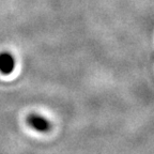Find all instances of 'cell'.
<instances>
[{
    "mask_svg": "<svg viewBox=\"0 0 154 154\" xmlns=\"http://www.w3.org/2000/svg\"><path fill=\"white\" fill-rule=\"evenodd\" d=\"M28 124L38 132H48L51 130V123L44 117L38 115H30L27 119Z\"/></svg>",
    "mask_w": 154,
    "mask_h": 154,
    "instance_id": "obj_1",
    "label": "cell"
},
{
    "mask_svg": "<svg viewBox=\"0 0 154 154\" xmlns=\"http://www.w3.org/2000/svg\"><path fill=\"white\" fill-rule=\"evenodd\" d=\"M15 61L12 55L8 53L0 54V72L5 75L11 74L14 71Z\"/></svg>",
    "mask_w": 154,
    "mask_h": 154,
    "instance_id": "obj_2",
    "label": "cell"
}]
</instances>
